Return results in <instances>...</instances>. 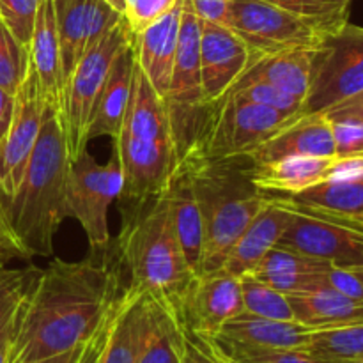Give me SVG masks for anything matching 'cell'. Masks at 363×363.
Here are the masks:
<instances>
[{
  "instance_id": "d6986e66",
  "label": "cell",
  "mask_w": 363,
  "mask_h": 363,
  "mask_svg": "<svg viewBox=\"0 0 363 363\" xmlns=\"http://www.w3.org/2000/svg\"><path fill=\"white\" fill-rule=\"evenodd\" d=\"M149 318V298L124 287L108 314L105 342L98 363H135Z\"/></svg>"
},
{
  "instance_id": "603a6c76",
  "label": "cell",
  "mask_w": 363,
  "mask_h": 363,
  "mask_svg": "<svg viewBox=\"0 0 363 363\" xmlns=\"http://www.w3.org/2000/svg\"><path fill=\"white\" fill-rule=\"evenodd\" d=\"M135 69V38L128 43L117 59L113 60L112 69L105 82L101 94L92 110L91 123H89L85 140L87 144L94 138L110 137L116 138L123 126L124 113L131 94V82H133Z\"/></svg>"
},
{
  "instance_id": "91938a15",
  "label": "cell",
  "mask_w": 363,
  "mask_h": 363,
  "mask_svg": "<svg viewBox=\"0 0 363 363\" xmlns=\"http://www.w3.org/2000/svg\"><path fill=\"white\" fill-rule=\"evenodd\" d=\"M0 259H2V257H0ZM6 262H7V261H6Z\"/></svg>"
},
{
  "instance_id": "680465c9",
  "label": "cell",
  "mask_w": 363,
  "mask_h": 363,
  "mask_svg": "<svg viewBox=\"0 0 363 363\" xmlns=\"http://www.w3.org/2000/svg\"><path fill=\"white\" fill-rule=\"evenodd\" d=\"M360 277H362V275H360ZM362 280H363V277H362Z\"/></svg>"
},
{
  "instance_id": "44dd1931",
  "label": "cell",
  "mask_w": 363,
  "mask_h": 363,
  "mask_svg": "<svg viewBox=\"0 0 363 363\" xmlns=\"http://www.w3.org/2000/svg\"><path fill=\"white\" fill-rule=\"evenodd\" d=\"M312 332L314 330L298 321H280L241 312L227 321L220 332L208 340H215L222 346L254 350H293L307 346Z\"/></svg>"
},
{
  "instance_id": "ffe728a7",
  "label": "cell",
  "mask_w": 363,
  "mask_h": 363,
  "mask_svg": "<svg viewBox=\"0 0 363 363\" xmlns=\"http://www.w3.org/2000/svg\"><path fill=\"white\" fill-rule=\"evenodd\" d=\"M289 218V208L268 195L266 206L241 233L220 269L236 279L248 275L264 259V255L277 247Z\"/></svg>"
},
{
  "instance_id": "cb8c5ba5",
  "label": "cell",
  "mask_w": 363,
  "mask_h": 363,
  "mask_svg": "<svg viewBox=\"0 0 363 363\" xmlns=\"http://www.w3.org/2000/svg\"><path fill=\"white\" fill-rule=\"evenodd\" d=\"M28 59L38 74L46 103L60 110L64 77L57 35L55 0H39L34 32L28 46Z\"/></svg>"
},
{
  "instance_id": "ac0fdd59",
  "label": "cell",
  "mask_w": 363,
  "mask_h": 363,
  "mask_svg": "<svg viewBox=\"0 0 363 363\" xmlns=\"http://www.w3.org/2000/svg\"><path fill=\"white\" fill-rule=\"evenodd\" d=\"M291 156L335 158L332 123L325 113H301L262 142L248 158L252 163H269Z\"/></svg>"
},
{
  "instance_id": "6f0895ef",
  "label": "cell",
  "mask_w": 363,
  "mask_h": 363,
  "mask_svg": "<svg viewBox=\"0 0 363 363\" xmlns=\"http://www.w3.org/2000/svg\"><path fill=\"white\" fill-rule=\"evenodd\" d=\"M2 264H6V261H4V259H0V266Z\"/></svg>"
},
{
  "instance_id": "8992f818",
  "label": "cell",
  "mask_w": 363,
  "mask_h": 363,
  "mask_svg": "<svg viewBox=\"0 0 363 363\" xmlns=\"http://www.w3.org/2000/svg\"><path fill=\"white\" fill-rule=\"evenodd\" d=\"M201 23V18L191 9V4L184 0L176 60H174L169 91L163 99L179 163L195 152L213 108L206 105L202 94L201 55H199Z\"/></svg>"
},
{
  "instance_id": "e575fe53",
  "label": "cell",
  "mask_w": 363,
  "mask_h": 363,
  "mask_svg": "<svg viewBox=\"0 0 363 363\" xmlns=\"http://www.w3.org/2000/svg\"><path fill=\"white\" fill-rule=\"evenodd\" d=\"M28 69V50L23 48L0 20V87L16 94Z\"/></svg>"
},
{
  "instance_id": "8fae6325",
  "label": "cell",
  "mask_w": 363,
  "mask_h": 363,
  "mask_svg": "<svg viewBox=\"0 0 363 363\" xmlns=\"http://www.w3.org/2000/svg\"><path fill=\"white\" fill-rule=\"evenodd\" d=\"M229 27L247 43L254 59L287 50H314L325 38L312 21L266 0H234Z\"/></svg>"
},
{
  "instance_id": "1f68e13d",
  "label": "cell",
  "mask_w": 363,
  "mask_h": 363,
  "mask_svg": "<svg viewBox=\"0 0 363 363\" xmlns=\"http://www.w3.org/2000/svg\"><path fill=\"white\" fill-rule=\"evenodd\" d=\"M296 16L312 21L328 35L347 23L351 0H266Z\"/></svg>"
},
{
  "instance_id": "8d00e7d4",
  "label": "cell",
  "mask_w": 363,
  "mask_h": 363,
  "mask_svg": "<svg viewBox=\"0 0 363 363\" xmlns=\"http://www.w3.org/2000/svg\"><path fill=\"white\" fill-rule=\"evenodd\" d=\"M39 0H0V20L23 48L28 50Z\"/></svg>"
},
{
  "instance_id": "836d02e7",
  "label": "cell",
  "mask_w": 363,
  "mask_h": 363,
  "mask_svg": "<svg viewBox=\"0 0 363 363\" xmlns=\"http://www.w3.org/2000/svg\"><path fill=\"white\" fill-rule=\"evenodd\" d=\"M41 272L43 269L35 266H27V268L0 266V328L18 311Z\"/></svg>"
},
{
  "instance_id": "52a82bcc",
  "label": "cell",
  "mask_w": 363,
  "mask_h": 363,
  "mask_svg": "<svg viewBox=\"0 0 363 363\" xmlns=\"http://www.w3.org/2000/svg\"><path fill=\"white\" fill-rule=\"evenodd\" d=\"M133 38L135 32L131 30L126 18H123L98 45L92 46L78 60L73 71L67 74L60 98V123L71 162L87 149L85 135L92 110L105 87L113 60L128 43L133 41Z\"/></svg>"
},
{
  "instance_id": "ab89813d",
  "label": "cell",
  "mask_w": 363,
  "mask_h": 363,
  "mask_svg": "<svg viewBox=\"0 0 363 363\" xmlns=\"http://www.w3.org/2000/svg\"><path fill=\"white\" fill-rule=\"evenodd\" d=\"M177 0H126V21L137 34L149 23L165 14Z\"/></svg>"
},
{
  "instance_id": "2e32d148",
  "label": "cell",
  "mask_w": 363,
  "mask_h": 363,
  "mask_svg": "<svg viewBox=\"0 0 363 363\" xmlns=\"http://www.w3.org/2000/svg\"><path fill=\"white\" fill-rule=\"evenodd\" d=\"M272 197V195H269ZM275 199V197H273ZM280 201V199H277ZM291 211L286 230L280 236L277 247L284 250L298 252L323 261L339 262L353 257L363 248V236L342 225L323 220L305 213L287 202L280 201Z\"/></svg>"
},
{
  "instance_id": "4316f807",
  "label": "cell",
  "mask_w": 363,
  "mask_h": 363,
  "mask_svg": "<svg viewBox=\"0 0 363 363\" xmlns=\"http://www.w3.org/2000/svg\"><path fill=\"white\" fill-rule=\"evenodd\" d=\"M165 191L170 202V209H172L174 227H176L183 254L191 272L199 275L201 273L204 233H202L201 209H199L197 199H195L194 188H191L190 172H188V167L184 163L177 167L174 176L170 177L169 184L165 186Z\"/></svg>"
},
{
  "instance_id": "83f0119b",
  "label": "cell",
  "mask_w": 363,
  "mask_h": 363,
  "mask_svg": "<svg viewBox=\"0 0 363 363\" xmlns=\"http://www.w3.org/2000/svg\"><path fill=\"white\" fill-rule=\"evenodd\" d=\"M294 321L311 330H328L363 323V301L351 300L330 287L287 294Z\"/></svg>"
},
{
  "instance_id": "ee69618b",
  "label": "cell",
  "mask_w": 363,
  "mask_h": 363,
  "mask_svg": "<svg viewBox=\"0 0 363 363\" xmlns=\"http://www.w3.org/2000/svg\"><path fill=\"white\" fill-rule=\"evenodd\" d=\"M181 363H216L204 340L184 332V350Z\"/></svg>"
},
{
  "instance_id": "d4e9b609",
  "label": "cell",
  "mask_w": 363,
  "mask_h": 363,
  "mask_svg": "<svg viewBox=\"0 0 363 363\" xmlns=\"http://www.w3.org/2000/svg\"><path fill=\"white\" fill-rule=\"evenodd\" d=\"M315 50L318 48L287 50V52L257 57L252 60L250 66L238 78L233 87L247 84H268L305 101L311 87L312 60Z\"/></svg>"
},
{
  "instance_id": "f6af8a7d",
  "label": "cell",
  "mask_w": 363,
  "mask_h": 363,
  "mask_svg": "<svg viewBox=\"0 0 363 363\" xmlns=\"http://www.w3.org/2000/svg\"><path fill=\"white\" fill-rule=\"evenodd\" d=\"M330 121L333 119H360L363 121V92L339 103L325 113Z\"/></svg>"
},
{
  "instance_id": "484cf974",
  "label": "cell",
  "mask_w": 363,
  "mask_h": 363,
  "mask_svg": "<svg viewBox=\"0 0 363 363\" xmlns=\"http://www.w3.org/2000/svg\"><path fill=\"white\" fill-rule=\"evenodd\" d=\"M337 158L291 156L269 163H252L250 177L264 194H296L333 176Z\"/></svg>"
},
{
  "instance_id": "e0dca14e",
  "label": "cell",
  "mask_w": 363,
  "mask_h": 363,
  "mask_svg": "<svg viewBox=\"0 0 363 363\" xmlns=\"http://www.w3.org/2000/svg\"><path fill=\"white\" fill-rule=\"evenodd\" d=\"M184 0H177L165 14L135 34V59L156 94L165 99L179 43Z\"/></svg>"
},
{
  "instance_id": "7dc6e473",
  "label": "cell",
  "mask_w": 363,
  "mask_h": 363,
  "mask_svg": "<svg viewBox=\"0 0 363 363\" xmlns=\"http://www.w3.org/2000/svg\"><path fill=\"white\" fill-rule=\"evenodd\" d=\"M106 326H108V315H106V319L103 321V325L98 328V332H96L94 335L87 340V342H85L84 351H82L78 363H98L99 362V353H101L103 342H105Z\"/></svg>"
},
{
  "instance_id": "f546056e",
  "label": "cell",
  "mask_w": 363,
  "mask_h": 363,
  "mask_svg": "<svg viewBox=\"0 0 363 363\" xmlns=\"http://www.w3.org/2000/svg\"><path fill=\"white\" fill-rule=\"evenodd\" d=\"M184 330L179 319L149 298V318L140 353L135 363H181Z\"/></svg>"
},
{
  "instance_id": "db71d44e",
  "label": "cell",
  "mask_w": 363,
  "mask_h": 363,
  "mask_svg": "<svg viewBox=\"0 0 363 363\" xmlns=\"http://www.w3.org/2000/svg\"><path fill=\"white\" fill-rule=\"evenodd\" d=\"M105 2H108L121 14H126V0H105Z\"/></svg>"
},
{
  "instance_id": "11a10c76",
  "label": "cell",
  "mask_w": 363,
  "mask_h": 363,
  "mask_svg": "<svg viewBox=\"0 0 363 363\" xmlns=\"http://www.w3.org/2000/svg\"><path fill=\"white\" fill-rule=\"evenodd\" d=\"M342 363H363V358H358V360H347V362H342Z\"/></svg>"
},
{
  "instance_id": "5bb4252c",
  "label": "cell",
  "mask_w": 363,
  "mask_h": 363,
  "mask_svg": "<svg viewBox=\"0 0 363 363\" xmlns=\"http://www.w3.org/2000/svg\"><path fill=\"white\" fill-rule=\"evenodd\" d=\"M62 77L124 18L105 0H55Z\"/></svg>"
},
{
  "instance_id": "4dcf8cb0",
  "label": "cell",
  "mask_w": 363,
  "mask_h": 363,
  "mask_svg": "<svg viewBox=\"0 0 363 363\" xmlns=\"http://www.w3.org/2000/svg\"><path fill=\"white\" fill-rule=\"evenodd\" d=\"M305 350L339 362L363 358V323L339 328L314 330Z\"/></svg>"
},
{
  "instance_id": "816d5d0a",
  "label": "cell",
  "mask_w": 363,
  "mask_h": 363,
  "mask_svg": "<svg viewBox=\"0 0 363 363\" xmlns=\"http://www.w3.org/2000/svg\"><path fill=\"white\" fill-rule=\"evenodd\" d=\"M335 266H339V268H344V269H350V272L357 273V275H362L363 277V248L358 254H354L353 257L350 259H344V261H339V262H333Z\"/></svg>"
},
{
  "instance_id": "9a60e30c",
  "label": "cell",
  "mask_w": 363,
  "mask_h": 363,
  "mask_svg": "<svg viewBox=\"0 0 363 363\" xmlns=\"http://www.w3.org/2000/svg\"><path fill=\"white\" fill-rule=\"evenodd\" d=\"M199 55L202 94L208 106L216 105L254 60L247 43L233 28L211 21L201 23Z\"/></svg>"
},
{
  "instance_id": "f5cc1de1",
  "label": "cell",
  "mask_w": 363,
  "mask_h": 363,
  "mask_svg": "<svg viewBox=\"0 0 363 363\" xmlns=\"http://www.w3.org/2000/svg\"><path fill=\"white\" fill-rule=\"evenodd\" d=\"M201 340H202V339H201ZM204 342H206V346H208V350L211 351L213 358H215L216 363H241V362H236V360H234V358L227 357L225 353H222V351H220L218 347L215 346V344L209 342V340H204Z\"/></svg>"
},
{
  "instance_id": "74e56055",
  "label": "cell",
  "mask_w": 363,
  "mask_h": 363,
  "mask_svg": "<svg viewBox=\"0 0 363 363\" xmlns=\"http://www.w3.org/2000/svg\"><path fill=\"white\" fill-rule=\"evenodd\" d=\"M229 92L247 99V101L269 106V108L280 110V112L293 113V116H300L301 108H303V101L301 99L294 98V96L287 94V92L280 91V89L268 84L240 85V87H233Z\"/></svg>"
},
{
  "instance_id": "bcb514c9",
  "label": "cell",
  "mask_w": 363,
  "mask_h": 363,
  "mask_svg": "<svg viewBox=\"0 0 363 363\" xmlns=\"http://www.w3.org/2000/svg\"><path fill=\"white\" fill-rule=\"evenodd\" d=\"M277 199V197H275ZM286 202V201H284ZM289 204V202H287ZM294 206V204H291ZM294 208L301 209V211L305 213H311V215L314 216H319V218L323 220H328V222L332 223H337V225H342L346 227V229L350 230H354V233L362 234L363 236V218L362 216H347V215H335V213H328V211H318V209H308V208H300V206H294Z\"/></svg>"
},
{
  "instance_id": "277c9868",
  "label": "cell",
  "mask_w": 363,
  "mask_h": 363,
  "mask_svg": "<svg viewBox=\"0 0 363 363\" xmlns=\"http://www.w3.org/2000/svg\"><path fill=\"white\" fill-rule=\"evenodd\" d=\"M113 142L123 176L119 199L133 204L162 194L179 167V158L165 101L156 94L137 59L130 103Z\"/></svg>"
},
{
  "instance_id": "d6a6232c",
  "label": "cell",
  "mask_w": 363,
  "mask_h": 363,
  "mask_svg": "<svg viewBox=\"0 0 363 363\" xmlns=\"http://www.w3.org/2000/svg\"><path fill=\"white\" fill-rule=\"evenodd\" d=\"M241 296H243V312L259 315V318L294 321L287 294L252 279L241 277Z\"/></svg>"
},
{
  "instance_id": "681fc988",
  "label": "cell",
  "mask_w": 363,
  "mask_h": 363,
  "mask_svg": "<svg viewBox=\"0 0 363 363\" xmlns=\"http://www.w3.org/2000/svg\"><path fill=\"white\" fill-rule=\"evenodd\" d=\"M14 112V96L0 87V144L6 138Z\"/></svg>"
},
{
  "instance_id": "7bdbcfd3",
  "label": "cell",
  "mask_w": 363,
  "mask_h": 363,
  "mask_svg": "<svg viewBox=\"0 0 363 363\" xmlns=\"http://www.w3.org/2000/svg\"><path fill=\"white\" fill-rule=\"evenodd\" d=\"M0 257L4 261H11V259H28L23 247H21L20 240H18L13 227H11L9 216H7L6 208H4L2 199H0Z\"/></svg>"
},
{
  "instance_id": "9c48e42d",
  "label": "cell",
  "mask_w": 363,
  "mask_h": 363,
  "mask_svg": "<svg viewBox=\"0 0 363 363\" xmlns=\"http://www.w3.org/2000/svg\"><path fill=\"white\" fill-rule=\"evenodd\" d=\"M363 92V28L346 25L325 35L312 60L311 87L301 113H326Z\"/></svg>"
},
{
  "instance_id": "f35d334b",
  "label": "cell",
  "mask_w": 363,
  "mask_h": 363,
  "mask_svg": "<svg viewBox=\"0 0 363 363\" xmlns=\"http://www.w3.org/2000/svg\"><path fill=\"white\" fill-rule=\"evenodd\" d=\"M332 131L337 160L363 158V121L333 119Z\"/></svg>"
},
{
  "instance_id": "d590c367",
  "label": "cell",
  "mask_w": 363,
  "mask_h": 363,
  "mask_svg": "<svg viewBox=\"0 0 363 363\" xmlns=\"http://www.w3.org/2000/svg\"><path fill=\"white\" fill-rule=\"evenodd\" d=\"M204 340V339H202ZM215 344L222 353L234 358L241 363H342L332 358L319 357L311 353L305 347H293V350H254V347H236V346H222L215 340H209Z\"/></svg>"
},
{
  "instance_id": "3957f363",
  "label": "cell",
  "mask_w": 363,
  "mask_h": 363,
  "mask_svg": "<svg viewBox=\"0 0 363 363\" xmlns=\"http://www.w3.org/2000/svg\"><path fill=\"white\" fill-rule=\"evenodd\" d=\"M69 155L60 110L46 103L41 130L16 194L4 204L27 257L53 254V238L66 218Z\"/></svg>"
},
{
  "instance_id": "ba28073f",
  "label": "cell",
  "mask_w": 363,
  "mask_h": 363,
  "mask_svg": "<svg viewBox=\"0 0 363 363\" xmlns=\"http://www.w3.org/2000/svg\"><path fill=\"white\" fill-rule=\"evenodd\" d=\"M296 117L227 92L213 105L204 133L190 158H248L262 142Z\"/></svg>"
},
{
  "instance_id": "b9f144b4",
  "label": "cell",
  "mask_w": 363,
  "mask_h": 363,
  "mask_svg": "<svg viewBox=\"0 0 363 363\" xmlns=\"http://www.w3.org/2000/svg\"><path fill=\"white\" fill-rule=\"evenodd\" d=\"M188 2L191 4V9L202 21H211V23L229 27L234 0H188Z\"/></svg>"
},
{
  "instance_id": "7c38bea8",
  "label": "cell",
  "mask_w": 363,
  "mask_h": 363,
  "mask_svg": "<svg viewBox=\"0 0 363 363\" xmlns=\"http://www.w3.org/2000/svg\"><path fill=\"white\" fill-rule=\"evenodd\" d=\"M46 99L34 67L28 59V69L14 94V112L6 138L0 144V199L6 204L23 179L41 130Z\"/></svg>"
},
{
  "instance_id": "60d3db41",
  "label": "cell",
  "mask_w": 363,
  "mask_h": 363,
  "mask_svg": "<svg viewBox=\"0 0 363 363\" xmlns=\"http://www.w3.org/2000/svg\"><path fill=\"white\" fill-rule=\"evenodd\" d=\"M326 287L351 298V300L363 301V280L360 275L350 272V269L339 268L333 264L326 272Z\"/></svg>"
},
{
  "instance_id": "7a4b0ae2",
  "label": "cell",
  "mask_w": 363,
  "mask_h": 363,
  "mask_svg": "<svg viewBox=\"0 0 363 363\" xmlns=\"http://www.w3.org/2000/svg\"><path fill=\"white\" fill-rule=\"evenodd\" d=\"M116 248L130 273L128 287L163 305L179 319L181 301L197 275L183 254L165 190L133 202L123 220Z\"/></svg>"
},
{
  "instance_id": "30bf717a",
  "label": "cell",
  "mask_w": 363,
  "mask_h": 363,
  "mask_svg": "<svg viewBox=\"0 0 363 363\" xmlns=\"http://www.w3.org/2000/svg\"><path fill=\"white\" fill-rule=\"evenodd\" d=\"M121 165L116 151L101 165L89 151H82L69 163L66 183V213L82 223L91 250L110 245L108 208L121 194Z\"/></svg>"
},
{
  "instance_id": "7402d4cb",
  "label": "cell",
  "mask_w": 363,
  "mask_h": 363,
  "mask_svg": "<svg viewBox=\"0 0 363 363\" xmlns=\"http://www.w3.org/2000/svg\"><path fill=\"white\" fill-rule=\"evenodd\" d=\"M333 262L298 252L272 248L248 275L284 294L307 293L326 287V272Z\"/></svg>"
},
{
  "instance_id": "5b68a950",
  "label": "cell",
  "mask_w": 363,
  "mask_h": 363,
  "mask_svg": "<svg viewBox=\"0 0 363 363\" xmlns=\"http://www.w3.org/2000/svg\"><path fill=\"white\" fill-rule=\"evenodd\" d=\"M181 163L188 167L201 209L204 233L201 273L216 272L241 233L264 208L268 195L252 181L250 158H188Z\"/></svg>"
},
{
  "instance_id": "9f6ffc18",
  "label": "cell",
  "mask_w": 363,
  "mask_h": 363,
  "mask_svg": "<svg viewBox=\"0 0 363 363\" xmlns=\"http://www.w3.org/2000/svg\"><path fill=\"white\" fill-rule=\"evenodd\" d=\"M351 216H353V215H351ZM354 216H362V218H363V211L358 213V215H354Z\"/></svg>"
},
{
  "instance_id": "4fadbf2b",
  "label": "cell",
  "mask_w": 363,
  "mask_h": 363,
  "mask_svg": "<svg viewBox=\"0 0 363 363\" xmlns=\"http://www.w3.org/2000/svg\"><path fill=\"white\" fill-rule=\"evenodd\" d=\"M243 312L241 280L223 269L191 280L179 307L183 330L197 339H213L227 321Z\"/></svg>"
},
{
  "instance_id": "c3c4849f",
  "label": "cell",
  "mask_w": 363,
  "mask_h": 363,
  "mask_svg": "<svg viewBox=\"0 0 363 363\" xmlns=\"http://www.w3.org/2000/svg\"><path fill=\"white\" fill-rule=\"evenodd\" d=\"M18 319H20V307L11 315L9 321L0 328V363H9L11 350H13V342L18 330Z\"/></svg>"
},
{
  "instance_id": "f907efd6",
  "label": "cell",
  "mask_w": 363,
  "mask_h": 363,
  "mask_svg": "<svg viewBox=\"0 0 363 363\" xmlns=\"http://www.w3.org/2000/svg\"><path fill=\"white\" fill-rule=\"evenodd\" d=\"M84 346H85V342L80 344V346H78V347H74V350L66 351V353L55 354V357L43 358V360L23 362V363H78V360H80L82 351H84Z\"/></svg>"
},
{
  "instance_id": "6da1fadb",
  "label": "cell",
  "mask_w": 363,
  "mask_h": 363,
  "mask_svg": "<svg viewBox=\"0 0 363 363\" xmlns=\"http://www.w3.org/2000/svg\"><path fill=\"white\" fill-rule=\"evenodd\" d=\"M82 261L53 259L20 305L9 363L43 360L87 342L108 315L121 287L117 248Z\"/></svg>"
},
{
  "instance_id": "f1b7e54d",
  "label": "cell",
  "mask_w": 363,
  "mask_h": 363,
  "mask_svg": "<svg viewBox=\"0 0 363 363\" xmlns=\"http://www.w3.org/2000/svg\"><path fill=\"white\" fill-rule=\"evenodd\" d=\"M272 197L300 206V208L318 209V211H328L335 215H358L363 211V177L328 179L296 194L272 195Z\"/></svg>"
}]
</instances>
